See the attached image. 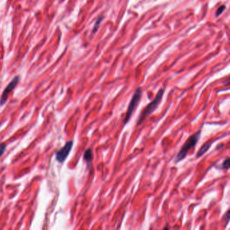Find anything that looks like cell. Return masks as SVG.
Listing matches in <instances>:
<instances>
[{
	"label": "cell",
	"mask_w": 230,
	"mask_h": 230,
	"mask_svg": "<svg viewBox=\"0 0 230 230\" xmlns=\"http://www.w3.org/2000/svg\"><path fill=\"white\" fill-rule=\"evenodd\" d=\"M84 159L88 164H91L92 160H93V151L91 149H88L85 151L84 154Z\"/></svg>",
	"instance_id": "7"
},
{
	"label": "cell",
	"mask_w": 230,
	"mask_h": 230,
	"mask_svg": "<svg viewBox=\"0 0 230 230\" xmlns=\"http://www.w3.org/2000/svg\"><path fill=\"white\" fill-rule=\"evenodd\" d=\"M164 93V90L161 89L159 90V92L156 95V97L154 99V100L152 102H151L144 109L142 110V111L141 112V113L139 115L138 119L137 121V125H140L142 123V121L147 118V117H148L149 115H151L155 109H157L158 105L160 104L163 95Z\"/></svg>",
	"instance_id": "1"
},
{
	"label": "cell",
	"mask_w": 230,
	"mask_h": 230,
	"mask_svg": "<svg viewBox=\"0 0 230 230\" xmlns=\"http://www.w3.org/2000/svg\"><path fill=\"white\" fill-rule=\"evenodd\" d=\"M102 19H103V18H100L98 20L97 22H96L95 25V26H94V28H93V33H95V32H96V31H97L98 27H99V25L100 24V22H101V21Z\"/></svg>",
	"instance_id": "10"
},
{
	"label": "cell",
	"mask_w": 230,
	"mask_h": 230,
	"mask_svg": "<svg viewBox=\"0 0 230 230\" xmlns=\"http://www.w3.org/2000/svg\"><path fill=\"white\" fill-rule=\"evenodd\" d=\"M211 142H206V144H204L203 146H202L201 148L200 149V150H199V151H198L197 156L196 157H200L202 156L204 153L207 152L210 147H211Z\"/></svg>",
	"instance_id": "6"
},
{
	"label": "cell",
	"mask_w": 230,
	"mask_h": 230,
	"mask_svg": "<svg viewBox=\"0 0 230 230\" xmlns=\"http://www.w3.org/2000/svg\"><path fill=\"white\" fill-rule=\"evenodd\" d=\"M229 159L227 158L226 159L225 161L223 162V164H221V169H223V170H227L229 168Z\"/></svg>",
	"instance_id": "8"
},
{
	"label": "cell",
	"mask_w": 230,
	"mask_h": 230,
	"mask_svg": "<svg viewBox=\"0 0 230 230\" xmlns=\"http://www.w3.org/2000/svg\"><path fill=\"white\" fill-rule=\"evenodd\" d=\"M200 133H201V131L199 130L198 132H197L194 134L193 135L190 136L188 138V139L186 141L184 145H183V147H182V149H181L180 152L178 153V155L176 156V163H178L181 161H182L183 159L186 157L187 153L188 151H190V149L195 147L196 143H197L198 141L199 140Z\"/></svg>",
	"instance_id": "2"
},
{
	"label": "cell",
	"mask_w": 230,
	"mask_h": 230,
	"mask_svg": "<svg viewBox=\"0 0 230 230\" xmlns=\"http://www.w3.org/2000/svg\"><path fill=\"white\" fill-rule=\"evenodd\" d=\"M142 90H141L140 88H138V89L136 90V92L134 94L130 102L129 103L128 108L127 109V113L126 115L125 119H124V124L127 123L128 121L130 120V117L132 115L133 112L134 111V110L136 108L138 104L140 102L141 96H142Z\"/></svg>",
	"instance_id": "3"
},
{
	"label": "cell",
	"mask_w": 230,
	"mask_h": 230,
	"mask_svg": "<svg viewBox=\"0 0 230 230\" xmlns=\"http://www.w3.org/2000/svg\"><path fill=\"white\" fill-rule=\"evenodd\" d=\"M6 147H7V145L5 144H3V143L0 144V157L2 156V155H3V153H5Z\"/></svg>",
	"instance_id": "9"
},
{
	"label": "cell",
	"mask_w": 230,
	"mask_h": 230,
	"mask_svg": "<svg viewBox=\"0 0 230 230\" xmlns=\"http://www.w3.org/2000/svg\"><path fill=\"white\" fill-rule=\"evenodd\" d=\"M19 81H20L19 76H16L13 78L12 80L8 84H7L6 88H5V90H3L2 95H1V99H0V106L3 105L5 103H6L9 93H10L11 92L16 88V86H17V84L19 82Z\"/></svg>",
	"instance_id": "4"
},
{
	"label": "cell",
	"mask_w": 230,
	"mask_h": 230,
	"mask_svg": "<svg viewBox=\"0 0 230 230\" xmlns=\"http://www.w3.org/2000/svg\"><path fill=\"white\" fill-rule=\"evenodd\" d=\"M225 9V5H222V6L219 7V8L217 9V12H216V16H218L221 14L222 12H223V11Z\"/></svg>",
	"instance_id": "11"
},
{
	"label": "cell",
	"mask_w": 230,
	"mask_h": 230,
	"mask_svg": "<svg viewBox=\"0 0 230 230\" xmlns=\"http://www.w3.org/2000/svg\"><path fill=\"white\" fill-rule=\"evenodd\" d=\"M72 147H73V141H69V142H66V144L64 145V147L56 153V159L57 161L59 163L64 162L68 157V155L70 154Z\"/></svg>",
	"instance_id": "5"
}]
</instances>
